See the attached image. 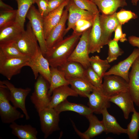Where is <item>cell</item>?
<instances>
[{"instance_id":"6da1fadb","label":"cell","mask_w":139,"mask_h":139,"mask_svg":"<svg viewBox=\"0 0 139 139\" xmlns=\"http://www.w3.org/2000/svg\"><path fill=\"white\" fill-rule=\"evenodd\" d=\"M82 33L73 34L48 49L44 56L51 67H58L65 63L77 45Z\"/></svg>"},{"instance_id":"7a4b0ae2","label":"cell","mask_w":139,"mask_h":139,"mask_svg":"<svg viewBox=\"0 0 139 139\" xmlns=\"http://www.w3.org/2000/svg\"><path fill=\"white\" fill-rule=\"evenodd\" d=\"M10 93L6 86L0 81V116L3 123L11 124L23 118L24 115L10 103Z\"/></svg>"},{"instance_id":"3957f363","label":"cell","mask_w":139,"mask_h":139,"mask_svg":"<svg viewBox=\"0 0 139 139\" xmlns=\"http://www.w3.org/2000/svg\"><path fill=\"white\" fill-rule=\"evenodd\" d=\"M50 84L42 76H39L34 86V91L30 97L37 111L39 112L48 107L51 96L48 94Z\"/></svg>"},{"instance_id":"277c9868","label":"cell","mask_w":139,"mask_h":139,"mask_svg":"<svg viewBox=\"0 0 139 139\" xmlns=\"http://www.w3.org/2000/svg\"><path fill=\"white\" fill-rule=\"evenodd\" d=\"M15 41L22 53L30 59L36 56L40 49L29 22L27 24L26 30L22 33Z\"/></svg>"},{"instance_id":"5b68a950","label":"cell","mask_w":139,"mask_h":139,"mask_svg":"<svg viewBox=\"0 0 139 139\" xmlns=\"http://www.w3.org/2000/svg\"><path fill=\"white\" fill-rule=\"evenodd\" d=\"M30 60L26 57H7L0 53V73L10 80L13 76L19 73L23 67L29 66Z\"/></svg>"},{"instance_id":"8992f818","label":"cell","mask_w":139,"mask_h":139,"mask_svg":"<svg viewBox=\"0 0 139 139\" xmlns=\"http://www.w3.org/2000/svg\"><path fill=\"white\" fill-rule=\"evenodd\" d=\"M26 17L29 21L33 31L37 39L40 49L44 56L47 52V48L44 35L43 18L38 10L32 5Z\"/></svg>"},{"instance_id":"52a82bcc","label":"cell","mask_w":139,"mask_h":139,"mask_svg":"<svg viewBox=\"0 0 139 139\" xmlns=\"http://www.w3.org/2000/svg\"><path fill=\"white\" fill-rule=\"evenodd\" d=\"M41 130L44 138H47L53 132L60 130L59 113L53 108H46L38 113Z\"/></svg>"},{"instance_id":"ba28073f","label":"cell","mask_w":139,"mask_h":139,"mask_svg":"<svg viewBox=\"0 0 139 139\" xmlns=\"http://www.w3.org/2000/svg\"><path fill=\"white\" fill-rule=\"evenodd\" d=\"M91 28L82 33L77 45L67 60L78 62L85 69L90 66L88 37Z\"/></svg>"},{"instance_id":"9c48e42d","label":"cell","mask_w":139,"mask_h":139,"mask_svg":"<svg viewBox=\"0 0 139 139\" xmlns=\"http://www.w3.org/2000/svg\"><path fill=\"white\" fill-rule=\"evenodd\" d=\"M6 86L10 93V99L13 106L16 108L20 109L25 116L27 120L30 117L26 108L25 101L26 98L31 91V88H18L8 80L1 81Z\"/></svg>"},{"instance_id":"30bf717a","label":"cell","mask_w":139,"mask_h":139,"mask_svg":"<svg viewBox=\"0 0 139 139\" xmlns=\"http://www.w3.org/2000/svg\"><path fill=\"white\" fill-rule=\"evenodd\" d=\"M103 78L102 92L108 98L128 90V83L119 76L115 75H105Z\"/></svg>"},{"instance_id":"8fae6325","label":"cell","mask_w":139,"mask_h":139,"mask_svg":"<svg viewBox=\"0 0 139 139\" xmlns=\"http://www.w3.org/2000/svg\"><path fill=\"white\" fill-rule=\"evenodd\" d=\"M100 12L95 15L93 22L88 37L89 52L100 53L106 45L100 20Z\"/></svg>"},{"instance_id":"7c38bea8","label":"cell","mask_w":139,"mask_h":139,"mask_svg":"<svg viewBox=\"0 0 139 139\" xmlns=\"http://www.w3.org/2000/svg\"><path fill=\"white\" fill-rule=\"evenodd\" d=\"M66 7L68 12V15L67 27L65 31V35L73 29L76 23L80 20H85L93 23L95 15L79 8L72 0H70Z\"/></svg>"},{"instance_id":"4fadbf2b","label":"cell","mask_w":139,"mask_h":139,"mask_svg":"<svg viewBox=\"0 0 139 139\" xmlns=\"http://www.w3.org/2000/svg\"><path fill=\"white\" fill-rule=\"evenodd\" d=\"M139 56V48L134 49L127 57L112 66L105 73L104 75H117L121 77L128 83L129 70Z\"/></svg>"},{"instance_id":"5bb4252c","label":"cell","mask_w":139,"mask_h":139,"mask_svg":"<svg viewBox=\"0 0 139 139\" xmlns=\"http://www.w3.org/2000/svg\"><path fill=\"white\" fill-rule=\"evenodd\" d=\"M50 66L48 60L43 55L40 49L36 56L30 59L29 66L33 72L35 79H37L39 74L49 83L51 76Z\"/></svg>"},{"instance_id":"9a60e30c","label":"cell","mask_w":139,"mask_h":139,"mask_svg":"<svg viewBox=\"0 0 139 139\" xmlns=\"http://www.w3.org/2000/svg\"><path fill=\"white\" fill-rule=\"evenodd\" d=\"M87 97L89 99L88 107L93 113L101 114L103 110L110 107L108 98L102 91L96 88L89 94Z\"/></svg>"},{"instance_id":"2e32d148","label":"cell","mask_w":139,"mask_h":139,"mask_svg":"<svg viewBox=\"0 0 139 139\" xmlns=\"http://www.w3.org/2000/svg\"><path fill=\"white\" fill-rule=\"evenodd\" d=\"M68 12L66 8L64 10L59 22L52 29L46 39V45L48 49L63 40L66 29V23L68 19Z\"/></svg>"},{"instance_id":"e0dca14e","label":"cell","mask_w":139,"mask_h":139,"mask_svg":"<svg viewBox=\"0 0 139 139\" xmlns=\"http://www.w3.org/2000/svg\"><path fill=\"white\" fill-rule=\"evenodd\" d=\"M108 98L110 102L116 105L122 110L126 119H128L130 114L135 109L133 100L128 90Z\"/></svg>"},{"instance_id":"ac0fdd59","label":"cell","mask_w":139,"mask_h":139,"mask_svg":"<svg viewBox=\"0 0 139 139\" xmlns=\"http://www.w3.org/2000/svg\"><path fill=\"white\" fill-rule=\"evenodd\" d=\"M131 67L128 75V90L134 103L138 106L139 103V56Z\"/></svg>"},{"instance_id":"d6986e66","label":"cell","mask_w":139,"mask_h":139,"mask_svg":"<svg viewBox=\"0 0 139 139\" xmlns=\"http://www.w3.org/2000/svg\"><path fill=\"white\" fill-rule=\"evenodd\" d=\"M70 1V0H66L58 7L49 13L43 18L44 31L46 39L52 29L60 21L64 9Z\"/></svg>"},{"instance_id":"ffe728a7","label":"cell","mask_w":139,"mask_h":139,"mask_svg":"<svg viewBox=\"0 0 139 139\" xmlns=\"http://www.w3.org/2000/svg\"><path fill=\"white\" fill-rule=\"evenodd\" d=\"M99 20L106 45L111 39L112 32L120 24L116 16V12L110 15L100 14Z\"/></svg>"},{"instance_id":"44dd1931","label":"cell","mask_w":139,"mask_h":139,"mask_svg":"<svg viewBox=\"0 0 139 139\" xmlns=\"http://www.w3.org/2000/svg\"><path fill=\"white\" fill-rule=\"evenodd\" d=\"M71 88L78 95L84 97L87 95L96 88L88 81L85 76L66 77Z\"/></svg>"},{"instance_id":"7402d4cb","label":"cell","mask_w":139,"mask_h":139,"mask_svg":"<svg viewBox=\"0 0 139 139\" xmlns=\"http://www.w3.org/2000/svg\"><path fill=\"white\" fill-rule=\"evenodd\" d=\"M50 103L48 107L54 108L58 105L67 99L69 96L77 97L78 94L68 85L57 88L53 91Z\"/></svg>"},{"instance_id":"603a6c76","label":"cell","mask_w":139,"mask_h":139,"mask_svg":"<svg viewBox=\"0 0 139 139\" xmlns=\"http://www.w3.org/2000/svg\"><path fill=\"white\" fill-rule=\"evenodd\" d=\"M10 127L12 133L19 139H37V129L29 124L19 125L14 122Z\"/></svg>"},{"instance_id":"cb8c5ba5","label":"cell","mask_w":139,"mask_h":139,"mask_svg":"<svg viewBox=\"0 0 139 139\" xmlns=\"http://www.w3.org/2000/svg\"><path fill=\"white\" fill-rule=\"evenodd\" d=\"M97 6L99 11L106 15L112 14L119 7L127 6L126 0H91Z\"/></svg>"},{"instance_id":"d4e9b609","label":"cell","mask_w":139,"mask_h":139,"mask_svg":"<svg viewBox=\"0 0 139 139\" xmlns=\"http://www.w3.org/2000/svg\"><path fill=\"white\" fill-rule=\"evenodd\" d=\"M106 108L102 112V120L104 125L106 134L111 133L119 135L122 134H127L126 129L122 127L118 123L116 118L108 112Z\"/></svg>"},{"instance_id":"484cf974","label":"cell","mask_w":139,"mask_h":139,"mask_svg":"<svg viewBox=\"0 0 139 139\" xmlns=\"http://www.w3.org/2000/svg\"><path fill=\"white\" fill-rule=\"evenodd\" d=\"M85 117L89 123L88 128L83 133L85 139L93 138L105 132V128L102 121H100L93 113Z\"/></svg>"},{"instance_id":"4316f807","label":"cell","mask_w":139,"mask_h":139,"mask_svg":"<svg viewBox=\"0 0 139 139\" xmlns=\"http://www.w3.org/2000/svg\"><path fill=\"white\" fill-rule=\"evenodd\" d=\"M54 108L59 114L63 111H70L74 112L85 117L93 113L89 107L81 104L70 102L67 99Z\"/></svg>"},{"instance_id":"83f0119b","label":"cell","mask_w":139,"mask_h":139,"mask_svg":"<svg viewBox=\"0 0 139 139\" xmlns=\"http://www.w3.org/2000/svg\"><path fill=\"white\" fill-rule=\"evenodd\" d=\"M24 30L15 22L0 30V43L16 41Z\"/></svg>"},{"instance_id":"f1b7e54d","label":"cell","mask_w":139,"mask_h":139,"mask_svg":"<svg viewBox=\"0 0 139 139\" xmlns=\"http://www.w3.org/2000/svg\"><path fill=\"white\" fill-rule=\"evenodd\" d=\"M59 67L65 77L85 76V69L78 62L67 61Z\"/></svg>"},{"instance_id":"f546056e","label":"cell","mask_w":139,"mask_h":139,"mask_svg":"<svg viewBox=\"0 0 139 139\" xmlns=\"http://www.w3.org/2000/svg\"><path fill=\"white\" fill-rule=\"evenodd\" d=\"M51 76L48 94L50 95L56 88L69 84L63 72L58 67H50Z\"/></svg>"},{"instance_id":"4dcf8cb0","label":"cell","mask_w":139,"mask_h":139,"mask_svg":"<svg viewBox=\"0 0 139 139\" xmlns=\"http://www.w3.org/2000/svg\"><path fill=\"white\" fill-rule=\"evenodd\" d=\"M36 0H16L18 9L15 22L24 29V24L27 14Z\"/></svg>"},{"instance_id":"1f68e13d","label":"cell","mask_w":139,"mask_h":139,"mask_svg":"<svg viewBox=\"0 0 139 139\" xmlns=\"http://www.w3.org/2000/svg\"><path fill=\"white\" fill-rule=\"evenodd\" d=\"M89 62L91 68L102 79L107 70L110 67L109 63L106 59H102L97 55L90 57Z\"/></svg>"},{"instance_id":"d6a6232c","label":"cell","mask_w":139,"mask_h":139,"mask_svg":"<svg viewBox=\"0 0 139 139\" xmlns=\"http://www.w3.org/2000/svg\"><path fill=\"white\" fill-rule=\"evenodd\" d=\"M0 53L8 57H26L20 51L15 41H11L0 43Z\"/></svg>"},{"instance_id":"836d02e7","label":"cell","mask_w":139,"mask_h":139,"mask_svg":"<svg viewBox=\"0 0 139 139\" xmlns=\"http://www.w3.org/2000/svg\"><path fill=\"white\" fill-rule=\"evenodd\" d=\"M133 112L131 121L127 126L126 134L130 139H137L139 131V112L135 109Z\"/></svg>"},{"instance_id":"e575fe53","label":"cell","mask_w":139,"mask_h":139,"mask_svg":"<svg viewBox=\"0 0 139 139\" xmlns=\"http://www.w3.org/2000/svg\"><path fill=\"white\" fill-rule=\"evenodd\" d=\"M17 10H0V30L11 25L15 22Z\"/></svg>"},{"instance_id":"d590c367","label":"cell","mask_w":139,"mask_h":139,"mask_svg":"<svg viewBox=\"0 0 139 139\" xmlns=\"http://www.w3.org/2000/svg\"><path fill=\"white\" fill-rule=\"evenodd\" d=\"M118 41L111 39L108 43V56L106 59L110 63L116 60L124 53V51L119 47Z\"/></svg>"},{"instance_id":"8d00e7d4","label":"cell","mask_w":139,"mask_h":139,"mask_svg":"<svg viewBox=\"0 0 139 139\" xmlns=\"http://www.w3.org/2000/svg\"><path fill=\"white\" fill-rule=\"evenodd\" d=\"M84 76L93 86L102 92V79L99 77L90 66L85 69Z\"/></svg>"},{"instance_id":"74e56055","label":"cell","mask_w":139,"mask_h":139,"mask_svg":"<svg viewBox=\"0 0 139 139\" xmlns=\"http://www.w3.org/2000/svg\"><path fill=\"white\" fill-rule=\"evenodd\" d=\"M79 7L95 15L99 12L95 4L91 0H72Z\"/></svg>"},{"instance_id":"f35d334b","label":"cell","mask_w":139,"mask_h":139,"mask_svg":"<svg viewBox=\"0 0 139 139\" xmlns=\"http://www.w3.org/2000/svg\"><path fill=\"white\" fill-rule=\"evenodd\" d=\"M116 16L119 24L122 25L131 19H135L138 18L137 15L135 13L123 8L116 12Z\"/></svg>"},{"instance_id":"ab89813d","label":"cell","mask_w":139,"mask_h":139,"mask_svg":"<svg viewBox=\"0 0 139 139\" xmlns=\"http://www.w3.org/2000/svg\"><path fill=\"white\" fill-rule=\"evenodd\" d=\"M93 23L84 19L80 20L75 23L73 30V33H82L89 28L91 27Z\"/></svg>"},{"instance_id":"60d3db41","label":"cell","mask_w":139,"mask_h":139,"mask_svg":"<svg viewBox=\"0 0 139 139\" xmlns=\"http://www.w3.org/2000/svg\"><path fill=\"white\" fill-rule=\"evenodd\" d=\"M122 25L119 24L115 31V35L113 39L118 42H124L128 40L126 33H123L122 30Z\"/></svg>"},{"instance_id":"b9f144b4","label":"cell","mask_w":139,"mask_h":139,"mask_svg":"<svg viewBox=\"0 0 139 139\" xmlns=\"http://www.w3.org/2000/svg\"><path fill=\"white\" fill-rule=\"evenodd\" d=\"M48 0H36V3L38 6V10L43 18L48 14Z\"/></svg>"},{"instance_id":"7bdbcfd3","label":"cell","mask_w":139,"mask_h":139,"mask_svg":"<svg viewBox=\"0 0 139 139\" xmlns=\"http://www.w3.org/2000/svg\"><path fill=\"white\" fill-rule=\"evenodd\" d=\"M66 0H50L48 1V14L58 7Z\"/></svg>"},{"instance_id":"ee69618b","label":"cell","mask_w":139,"mask_h":139,"mask_svg":"<svg viewBox=\"0 0 139 139\" xmlns=\"http://www.w3.org/2000/svg\"><path fill=\"white\" fill-rule=\"evenodd\" d=\"M128 40L132 46L139 48V37L131 36L128 37Z\"/></svg>"},{"instance_id":"f6af8a7d","label":"cell","mask_w":139,"mask_h":139,"mask_svg":"<svg viewBox=\"0 0 139 139\" xmlns=\"http://www.w3.org/2000/svg\"><path fill=\"white\" fill-rule=\"evenodd\" d=\"M2 0H0V8L1 10L8 11L14 10L11 6L4 3Z\"/></svg>"},{"instance_id":"bcb514c9","label":"cell","mask_w":139,"mask_h":139,"mask_svg":"<svg viewBox=\"0 0 139 139\" xmlns=\"http://www.w3.org/2000/svg\"><path fill=\"white\" fill-rule=\"evenodd\" d=\"M72 123L73 126L76 132L77 133V134L80 136V137L82 138L85 139V137L83 134V133H82L81 132H80L79 131H78L76 127L75 126V125L73 123V122L72 121Z\"/></svg>"},{"instance_id":"7dc6e473","label":"cell","mask_w":139,"mask_h":139,"mask_svg":"<svg viewBox=\"0 0 139 139\" xmlns=\"http://www.w3.org/2000/svg\"><path fill=\"white\" fill-rule=\"evenodd\" d=\"M131 2L133 5L136 6L139 2V0H131Z\"/></svg>"},{"instance_id":"c3c4849f","label":"cell","mask_w":139,"mask_h":139,"mask_svg":"<svg viewBox=\"0 0 139 139\" xmlns=\"http://www.w3.org/2000/svg\"><path fill=\"white\" fill-rule=\"evenodd\" d=\"M138 106V107L139 108V104Z\"/></svg>"},{"instance_id":"681fc988","label":"cell","mask_w":139,"mask_h":139,"mask_svg":"<svg viewBox=\"0 0 139 139\" xmlns=\"http://www.w3.org/2000/svg\"><path fill=\"white\" fill-rule=\"evenodd\" d=\"M48 0L49 1L50 0Z\"/></svg>"}]
</instances>
